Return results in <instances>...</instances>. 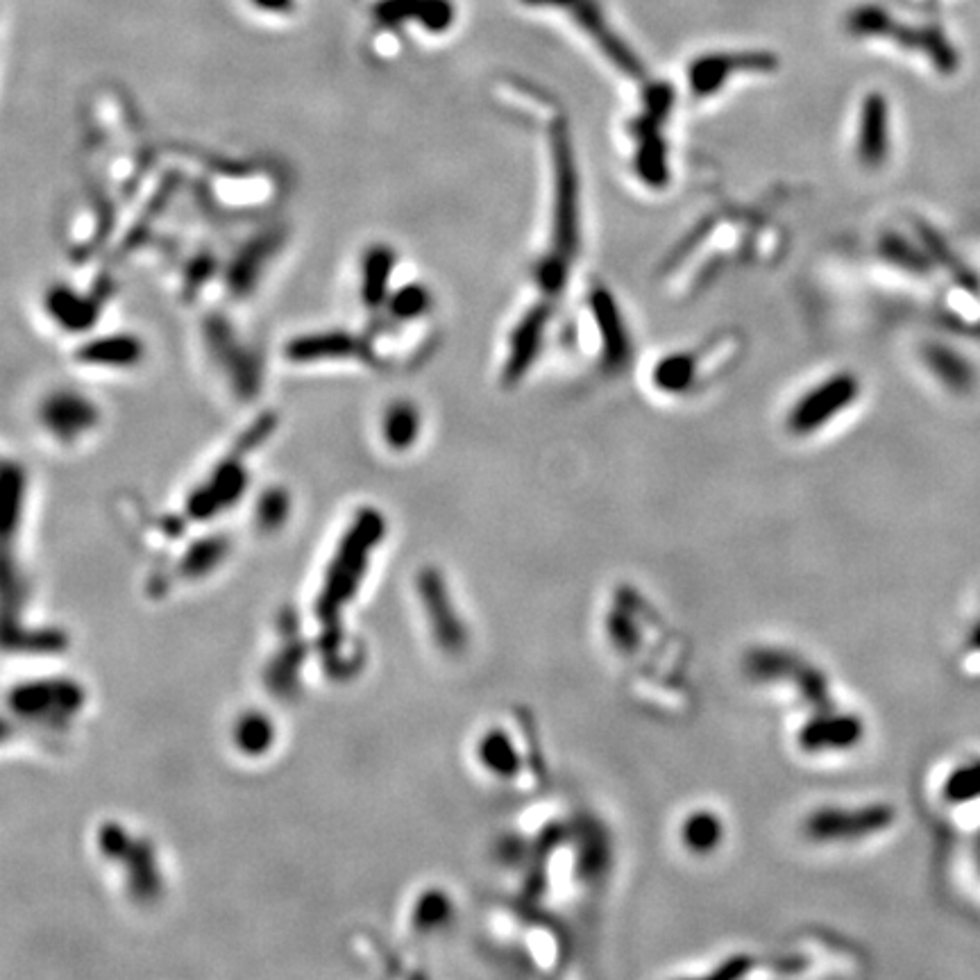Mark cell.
<instances>
[{
  "label": "cell",
  "mask_w": 980,
  "mask_h": 980,
  "mask_svg": "<svg viewBox=\"0 0 980 980\" xmlns=\"http://www.w3.org/2000/svg\"><path fill=\"white\" fill-rule=\"evenodd\" d=\"M554 159V223L552 248L547 259L559 261L570 268V261L579 250V173L574 164L572 141L565 128H554L552 134Z\"/></svg>",
  "instance_id": "obj_1"
},
{
  "label": "cell",
  "mask_w": 980,
  "mask_h": 980,
  "mask_svg": "<svg viewBox=\"0 0 980 980\" xmlns=\"http://www.w3.org/2000/svg\"><path fill=\"white\" fill-rule=\"evenodd\" d=\"M858 395H860V382L856 375L838 373L829 379H824L822 384L810 388V391L794 404L788 416V427L799 436L813 434L815 429H822L824 425H829L838 413L851 407V404L858 400Z\"/></svg>",
  "instance_id": "obj_2"
},
{
  "label": "cell",
  "mask_w": 980,
  "mask_h": 980,
  "mask_svg": "<svg viewBox=\"0 0 980 980\" xmlns=\"http://www.w3.org/2000/svg\"><path fill=\"white\" fill-rule=\"evenodd\" d=\"M672 94L670 89H652L647 98V112L633 123V137L638 141L636 168L638 175L652 187H663L670 177L667 171V150L661 137V123L670 114Z\"/></svg>",
  "instance_id": "obj_3"
},
{
  "label": "cell",
  "mask_w": 980,
  "mask_h": 980,
  "mask_svg": "<svg viewBox=\"0 0 980 980\" xmlns=\"http://www.w3.org/2000/svg\"><path fill=\"white\" fill-rule=\"evenodd\" d=\"M892 822V810L887 808H865L858 813L847 810H824L815 813L808 822V833L815 840H849L858 835L878 831Z\"/></svg>",
  "instance_id": "obj_4"
},
{
  "label": "cell",
  "mask_w": 980,
  "mask_h": 980,
  "mask_svg": "<svg viewBox=\"0 0 980 980\" xmlns=\"http://www.w3.org/2000/svg\"><path fill=\"white\" fill-rule=\"evenodd\" d=\"M890 152V109L881 94H869L860 112L858 159L869 171L881 168Z\"/></svg>",
  "instance_id": "obj_5"
},
{
  "label": "cell",
  "mask_w": 980,
  "mask_h": 980,
  "mask_svg": "<svg viewBox=\"0 0 980 980\" xmlns=\"http://www.w3.org/2000/svg\"><path fill=\"white\" fill-rule=\"evenodd\" d=\"M590 307H593V316L597 320L599 334H602L606 366L611 370H622L631 357V341L620 307L606 289L593 291Z\"/></svg>",
  "instance_id": "obj_6"
},
{
  "label": "cell",
  "mask_w": 980,
  "mask_h": 980,
  "mask_svg": "<svg viewBox=\"0 0 980 980\" xmlns=\"http://www.w3.org/2000/svg\"><path fill=\"white\" fill-rule=\"evenodd\" d=\"M547 316V307H534L520 320V325L515 327V332L511 334V352L504 363L506 384H515L531 368V363H534L540 350V343H543Z\"/></svg>",
  "instance_id": "obj_7"
},
{
  "label": "cell",
  "mask_w": 980,
  "mask_h": 980,
  "mask_svg": "<svg viewBox=\"0 0 980 980\" xmlns=\"http://www.w3.org/2000/svg\"><path fill=\"white\" fill-rule=\"evenodd\" d=\"M41 418L57 434H80L94 425L98 411L87 397L71 391H59L44 402Z\"/></svg>",
  "instance_id": "obj_8"
},
{
  "label": "cell",
  "mask_w": 980,
  "mask_h": 980,
  "mask_svg": "<svg viewBox=\"0 0 980 980\" xmlns=\"http://www.w3.org/2000/svg\"><path fill=\"white\" fill-rule=\"evenodd\" d=\"M926 366L933 370V375L940 379V382L951 388L956 393H967L976 384L974 368L960 357L958 352H953L944 345H928L924 350Z\"/></svg>",
  "instance_id": "obj_9"
},
{
  "label": "cell",
  "mask_w": 980,
  "mask_h": 980,
  "mask_svg": "<svg viewBox=\"0 0 980 980\" xmlns=\"http://www.w3.org/2000/svg\"><path fill=\"white\" fill-rule=\"evenodd\" d=\"M395 255L386 245H375L366 252L361 264V295L368 307L382 304L388 295V282H391Z\"/></svg>",
  "instance_id": "obj_10"
},
{
  "label": "cell",
  "mask_w": 980,
  "mask_h": 980,
  "mask_svg": "<svg viewBox=\"0 0 980 980\" xmlns=\"http://www.w3.org/2000/svg\"><path fill=\"white\" fill-rule=\"evenodd\" d=\"M917 227V234H919V239H922L924 243V248L928 255H931L933 261H937V264H942L951 270V275L956 277V280L962 284V286H967L969 291H978V277L974 275V270H971L965 261H960L956 257V252H953L949 248V243H946L940 234H937L931 225L928 223H922V221H917L915 223Z\"/></svg>",
  "instance_id": "obj_11"
},
{
  "label": "cell",
  "mask_w": 980,
  "mask_h": 980,
  "mask_svg": "<svg viewBox=\"0 0 980 980\" xmlns=\"http://www.w3.org/2000/svg\"><path fill=\"white\" fill-rule=\"evenodd\" d=\"M878 252L885 261L901 270H908L912 275H928L933 266V259L926 250H919L915 243L903 239L897 232H885L878 241Z\"/></svg>",
  "instance_id": "obj_12"
},
{
  "label": "cell",
  "mask_w": 980,
  "mask_h": 980,
  "mask_svg": "<svg viewBox=\"0 0 980 980\" xmlns=\"http://www.w3.org/2000/svg\"><path fill=\"white\" fill-rule=\"evenodd\" d=\"M84 361H89V366H132L141 359V345L132 336H112V339H103L91 343L87 350H84Z\"/></svg>",
  "instance_id": "obj_13"
},
{
  "label": "cell",
  "mask_w": 980,
  "mask_h": 980,
  "mask_svg": "<svg viewBox=\"0 0 980 980\" xmlns=\"http://www.w3.org/2000/svg\"><path fill=\"white\" fill-rule=\"evenodd\" d=\"M357 348L348 334H318V336H304V339L295 341L289 348V357L298 361L307 359H336V357H350V354Z\"/></svg>",
  "instance_id": "obj_14"
},
{
  "label": "cell",
  "mask_w": 980,
  "mask_h": 980,
  "mask_svg": "<svg viewBox=\"0 0 980 980\" xmlns=\"http://www.w3.org/2000/svg\"><path fill=\"white\" fill-rule=\"evenodd\" d=\"M420 432V416L413 404L409 402H395L391 409L386 411L384 416V436L388 445L397 447V450H404L409 447Z\"/></svg>",
  "instance_id": "obj_15"
},
{
  "label": "cell",
  "mask_w": 980,
  "mask_h": 980,
  "mask_svg": "<svg viewBox=\"0 0 980 980\" xmlns=\"http://www.w3.org/2000/svg\"><path fill=\"white\" fill-rule=\"evenodd\" d=\"M697 373L695 357L690 354H670L654 370V384L667 393H683Z\"/></svg>",
  "instance_id": "obj_16"
},
{
  "label": "cell",
  "mask_w": 980,
  "mask_h": 980,
  "mask_svg": "<svg viewBox=\"0 0 980 980\" xmlns=\"http://www.w3.org/2000/svg\"><path fill=\"white\" fill-rule=\"evenodd\" d=\"M722 838V824L713 813H695L683 824V842L692 851H711Z\"/></svg>",
  "instance_id": "obj_17"
},
{
  "label": "cell",
  "mask_w": 980,
  "mask_h": 980,
  "mask_svg": "<svg viewBox=\"0 0 980 980\" xmlns=\"http://www.w3.org/2000/svg\"><path fill=\"white\" fill-rule=\"evenodd\" d=\"M858 733H860V724L856 720L819 724V726H810V729L804 733V742L806 747H815V749L838 747L856 740Z\"/></svg>",
  "instance_id": "obj_18"
},
{
  "label": "cell",
  "mask_w": 980,
  "mask_h": 980,
  "mask_svg": "<svg viewBox=\"0 0 980 980\" xmlns=\"http://www.w3.org/2000/svg\"><path fill=\"white\" fill-rule=\"evenodd\" d=\"M481 758H484V763L490 770L500 774L515 772V754L511 749V742L502 733L486 735V740L481 742Z\"/></svg>",
  "instance_id": "obj_19"
},
{
  "label": "cell",
  "mask_w": 980,
  "mask_h": 980,
  "mask_svg": "<svg viewBox=\"0 0 980 980\" xmlns=\"http://www.w3.org/2000/svg\"><path fill=\"white\" fill-rule=\"evenodd\" d=\"M429 307V293L422 286H404L391 298V314L395 318H416Z\"/></svg>",
  "instance_id": "obj_20"
},
{
  "label": "cell",
  "mask_w": 980,
  "mask_h": 980,
  "mask_svg": "<svg viewBox=\"0 0 980 980\" xmlns=\"http://www.w3.org/2000/svg\"><path fill=\"white\" fill-rule=\"evenodd\" d=\"M980 792V765L960 770L949 783V794L956 799H965L969 794Z\"/></svg>",
  "instance_id": "obj_21"
}]
</instances>
